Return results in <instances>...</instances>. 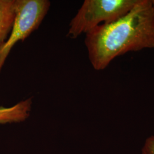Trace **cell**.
I'll use <instances>...</instances> for the list:
<instances>
[{
    "mask_svg": "<svg viewBox=\"0 0 154 154\" xmlns=\"http://www.w3.org/2000/svg\"><path fill=\"white\" fill-rule=\"evenodd\" d=\"M85 44L94 69H105L116 57L154 48V8L151 0H138L114 22L101 24L86 34Z\"/></svg>",
    "mask_w": 154,
    "mask_h": 154,
    "instance_id": "obj_1",
    "label": "cell"
},
{
    "mask_svg": "<svg viewBox=\"0 0 154 154\" xmlns=\"http://www.w3.org/2000/svg\"><path fill=\"white\" fill-rule=\"evenodd\" d=\"M138 0H85L69 23L67 36L77 38L102 24L119 20L131 10Z\"/></svg>",
    "mask_w": 154,
    "mask_h": 154,
    "instance_id": "obj_2",
    "label": "cell"
},
{
    "mask_svg": "<svg viewBox=\"0 0 154 154\" xmlns=\"http://www.w3.org/2000/svg\"><path fill=\"white\" fill-rule=\"evenodd\" d=\"M48 0H16V17L11 32L0 48V72L11 50L38 29L49 11Z\"/></svg>",
    "mask_w": 154,
    "mask_h": 154,
    "instance_id": "obj_3",
    "label": "cell"
},
{
    "mask_svg": "<svg viewBox=\"0 0 154 154\" xmlns=\"http://www.w3.org/2000/svg\"><path fill=\"white\" fill-rule=\"evenodd\" d=\"M32 103L29 98L9 107H0V125L25 121L30 116Z\"/></svg>",
    "mask_w": 154,
    "mask_h": 154,
    "instance_id": "obj_4",
    "label": "cell"
},
{
    "mask_svg": "<svg viewBox=\"0 0 154 154\" xmlns=\"http://www.w3.org/2000/svg\"><path fill=\"white\" fill-rule=\"evenodd\" d=\"M16 9V0H0V48L11 32Z\"/></svg>",
    "mask_w": 154,
    "mask_h": 154,
    "instance_id": "obj_5",
    "label": "cell"
},
{
    "mask_svg": "<svg viewBox=\"0 0 154 154\" xmlns=\"http://www.w3.org/2000/svg\"><path fill=\"white\" fill-rule=\"evenodd\" d=\"M142 154H154V135L147 138L142 150Z\"/></svg>",
    "mask_w": 154,
    "mask_h": 154,
    "instance_id": "obj_6",
    "label": "cell"
},
{
    "mask_svg": "<svg viewBox=\"0 0 154 154\" xmlns=\"http://www.w3.org/2000/svg\"><path fill=\"white\" fill-rule=\"evenodd\" d=\"M152 5L154 6V0H152Z\"/></svg>",
    "mask_w": 154,
    "mask_h": 154,
    "instance_id": "obj_7",
    "label": "cell"
}]
</instances>
